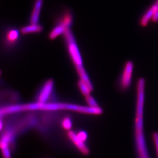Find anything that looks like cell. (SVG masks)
Masks as SVG:
<instances>
[{
    "label": "cell",
    "instance_id": "14",
    "mask_svg": "<svg viewBox=\"0 0 158 158\" xmlns=\"http://www.w3.org/2000/svg\"><path fill=\"white\" fill-rule=\"evenodd\" d=\"M62 127L64 130H66L68 131H70L72 128V119L69 117H66L63 119L62 121Z\"/></svg>",
    "mask_w": 158,
    "mask_h": 158
},
{
    "label": "cell",
    "instance_id": "1",
    "mask_svg": "<svg viewBox=\"0 0 158 158\" xmlns=\"http://www.w3.org/2000/svg\"><path fill=\"white\" fill-rule=\"evenodd\" d=\"M35 111H69L90 115H100L102 113V110L100 107L91 108L89 106L87 107L74 104L57 102H48L44 104H40L35 102L33 103L15 104L2 107L1 108V116L2 117L3 116L11 115L12 114Z\"/></svg>",
    "mask_w": 158,
    "mask_h": 158
},
{
    "label": "cell",
    "instance_id": "4",
    "mask_svg": "<svg viewBox=\"0 0 158 158\" xmlns=\"http://www.w3.org/2000/svg\"><path fill=\"white\" fill-rule=\"evenodd\" d=\"M73 14L69 10H66L57 17L55 27L49 34V38L55 40L61 35H64L66 31L71 28L73 23Z\"/></svg>",
    "mask_w": 158,
    "mask_h": 158
},
{
    "label": "cell",
    "instance_id": "11",
    "mask_svg": "<svg viewBox=\"0 0 158 158\" xmlns=\"http://www.w3.org/2000/svg\"><path fill=\"white\" fill-rule=\"evenodd\" d=\"M44 4V0H35L34 7L29 18L30 24H38L40 20V14Z\"/></svg>",
    "mask_w": 158,
    "mask_h": 158
},
{
    "label": "cell",
    "instance_id": "3",
    "mask_svg": "<svg viewBox=\"0 0 158 158\" xmlns=\"http://www.w3.org/2000/svg\"><path fill=\"white\" fill-rule=\"evenodd\" d=\"M63 36L66 44L69 54L73 63L76 70L80 77V80H83L89 85L91 90H93V85L87 73V72L85 70L81 55L71 28L69 29L66 31L63 35Z\"/></svg>",
    "mask_w": 158,
    "mask_h": 158
},
{
    "label": "cell",
    "instance_id": "15",
    "mask_svg": "<svg viewBox=\"0 0 158 158\" xmlns=\"http://www.w3.org/2000/svg\"><path fill=\"white\" fill-rule=\"evenodd\" d=\"M85 100H86V102H87L88 106H89L90 107H100L98 106V104L97 103V102H96V100H95V99H94L92 96H91V95H89V96L85 97Z\"/></svg>",
    "mask_w": 158,
    "mask_h": 158
},
{
    "label": "cell",
    "instance_id": "7",
    "mask_svg": "<svg viewBox=\"0 0 158 158\" xmlns=\"http://www.w3.org/2000/svg\"><path fill=\"white\" fill-rule=\"evenodd\" d=\"M134 68V65L132 61H127L125 63L119 80V86L121 90H127L130 88L132 81Z\"/></svg>",
    "mask_w": 158,
    "mask_h": 158
},
{
    "label": "cell",
    "instance_id": "16",
    "mask_svg": "<svg viewBox=\"0 0 158 158\" xmlns=\"http://www.w3.org/2000/svg\"><path fill=\"white\" fill-rule=\"evenodd\" d=\"M152 140L154 143V146L155 147L156 152L158 158V132H155L152 134Z\"/></svg>",
    "mask_w": 158,
    "mask_h": 158
},
{
    "label": "cell",
    "instance_id": "5",
    "mask_svg": "<svg viewBox=\"0 0 158 158\" xmlns=\"http://www.w3.org/2000/svg\"><path fill=\"white\" fill-rule=\"evenodd\" d=\"M138 23L142 28L148 27L151 23H158V0H153L142 12Z\"/></svg>",
    "mask_w": 158,
    "mask_h": 158
},
{
    "label": "cell",
    "instance_id": "13",
    "mask_svg": "<svg viewBox=\"0 0 158 158\" xmlns=\"http://www.w3.org/2000/svg\"><path fill=\"white\" fill-rule=\"evenodd\" d=\"M78 87L80 91L85 97L90 95V93L92 91L89 85H87L83 80H80L78 82Z\"/></svg>",
    "mask_w": 158,
    "mask_h": 158
},
{
    "label": "cell",
    "instance_id": "9",
    "mask_svg": "<svg viewBox=\"0 0 158 158\" xmlns=\"http://www.w3.org/2000/svg\"><path fill=\"white\" fill-rule=\"evenodd\" d=\"M68 136L69 139L70 140V141L72 142L76 148L79 150V152L81 153L82 155L87 156L89 155L90 153V150L88 147L85 145V142L81 141L76 132H74L73 131H69L68 132Z\"/></svg>",
    "mask_w": 158,
    "mask_h": 158
},
{
    "label": "cell",
    "instance_id": "6",
    "mask_svg": "<svg viewBox=\"0 0 158 158\" xmlns=\"http://www.w3.org/2000/svg\"><path fill=\"white\" fill-rule=\"evenodd\" d=\"M16 134L14 128L5 130L2 134L0 147L2 158H12V151L14 147V139Z\"/></svg>",
    "mask_w": 158,
    "mask_h": 158
},
{
    "label": "cell",
    "instance_id": "12",
    "mask_svg": "<svg viewBox=\"0 0 158 158\" xmlns=\"http://www.w3.org/2000/svg\"><path fill=\"white\" fill-rule=\"evenodd\" d=\"M43 26L42 25L38 24H29L23 27L21 29L20 31L23 34H37L43 31Z\"/></svg>",
    "mask_w": 158,
    "mask_h": 158
},
{
    "label": "cell",
    "instance_id": "17",
    "mask_svg": "<svg viewBox=\"0 0 158 158\" xmlns=\"http://www.w3.org/2000/svg\"><path fill=\"white\" fill-rule=\"evenodd\" d=\"M76 134H77V136H78V138H79V139H80L81 141L84 142L86 141L87 139V138H88V135H87V134L85 131H79L77 133H76Z\"/></svg>",
    "mask_w": 158,
    "mask_h": 158
},
{
    "label": "cell",
    "instance_id": "8",
    "mask_svg": "<svg viewBox=\"0 0 158 158\" xmlns=\"http://www.w3.org/2000/svg\"><path fill=\"white\" fill-rule=\"evenodd\" d=\"M54 89V81L52 79L48 80L38 93L36 102L40 104L48 102Z\"/></svg>",
    "mask_w": 158,
    "mask_h": 158
},
{
    "label": "cell",
    "instance_id": "2",
    "mask_svg": "<svg viewBox=\"0 0 158 158\" xmlns=\"http://www.w3.org/2000/svg\"><path fill=\"white\" fill-rule=\"evenodd\" d=\"M145 85L146 81L145 79H138L136 84L135 117L134 122V139L138 158H151L148 153L144 129Z\"/></svg>",
    "mask_w": 158,
    "mask_h": 158
},
{
    "label": "cell",
    "instance_id": "10",
    "mask_svg": "<svg viewBox=\"0 0 158 158\" xmlns=\"http://www.w3.org/2000/svg\"><path fill=\"white\" fill-rule=\"evenodd\" d=\"M19 40V31L15 28H10L6 32L4 42L6 45L12 46L15 45Z\"/></svg>",
    "mask_w": 158,
    "mask_h": 158
}]
</instances>
